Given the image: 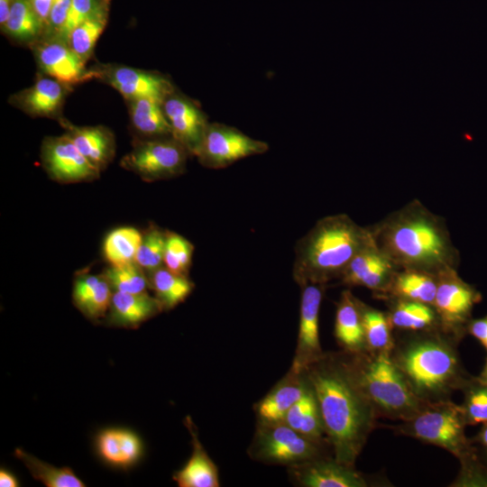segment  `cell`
Returning <instances> with one entry per match:
<instances>
[{
  "label": "cell",
  "mask_w": 487,
  "mask_h": 487,
  "mask_svg": "<svg viewBox=\"0 0 487 487\" xmlns=\"http://www.w3.org/2000/svg\"><path fill=\"white\" fill-rule=\"evenodd\" d=\"M464 390V400L461 408L466 425L487 424V387L473 378Z\"/></svg>",
  "instance_id": "37"
},
{
  "label": "cell",
  "mask_w": 487,
  "mask_h": 487,
  "mask_svg": "<svg viewBox=\"0 0 487 487\" xmlns=\"http://www.w3.org/2000/svg\"><path fill=\"white\" fill-rule=\"evenodd\" d=\"M2 30L18 42L34 43L44 32V26L30 0H14Z\"/></svg>",
  "instance_id": "29"
},
{
  "label": "cell",
  "mask_w": 487,
  "mask_h": 487,
  "mask_svg": "<svg viewBox=\"0 0 487 487\" xmlns=\"http://www.w3.org/2000/svg\"><path fill=\"white\" fill-rule=\"evenodd\" d=\"M345 355L377 416L405 421L425 405L409 388L390 352L345 351Z\"/></svg>",
  "instance_id": "5"
},
{
  "label": "cell",
  "mask_w": 487,
  "mask_h": 487,
  "mask_svg": "<svg viewBox=\"0 0 487 487\" xmlns=\"http://www.w3.org/2000/svg\"><path fill=\"white\" fill-rule=\"evenodd\" d=\"M326 285L301 286L299 323L295 355L290 369L302 372L324 354L319 342V310Z\"/></svg>",
  "instance_id": "13"
},
{
  "label": "cell",
  "mask_w": 487,
  "mask_h": 487,
  "mask_svg": "<svg viewBox=\"0 0 487 487\" xmlns=\"http://www.w3.org/2000/svg\"><path fill=\"white\" fill-rule=\"evenodd\" d=\"M105 0H71L66 22L53 37L67 43L71 32L85 21L107 11Z\"/></svg>",
  "instance_id": "39"
},
{
  "label": "cell",
  "mask_w": 487,
  "mask_h": 487,
  "mask_svg": "<svg viewBox=\"0 0 487 487\" xmlns=\"http://www.w3.org/2000/svg\"><path fill=\"white\" fill-rule=\"evenodd\" d=\"M456 339L439 328L413 332L394 344L390 355L411 391L424 404L448 400L471 381L454 345Z\"/></svg>",
  "instance_id": "3"
},
{
  "label": "cell",
  "mask_w": 487,
  "mask_h": 487,
  "mask_svg": "<svg viewBox=\"0 0 487 487\" xmlns=\"http://www.w3.org/2000/svg\"><path fill=\"white\" fill-rule=\"evenodd\" d=\"M476 379L484 386L487 387V359L485 362V364L482 368V372L480 373L479 377H476Z\"/></svg>",
  "instance_id": "46"
},
{
  "label": "cell",
  "mask_w": 487,
  "mask_h": 487,
  "mask_svg": "<svg viewBox=\"0 0 487 487\" xmlns=\"http://www.w3.org/2000/svg\"><path fill=\"white\" fill-rule=\"evenodd\" d=\"M150 287L163 309H171L183 302L194 289L186 275L175 273L161 266L150 274Z\"/></svg>",
  "instance_id": "30"
},
{
  "label": "cell",
  "mask_w": 487,
  "mask_h": 487,
  "mask_svg": "<svg viewBox=\"0 0 487 487\" xmlns=\"http://www.w3.org/2000/svg\"><path fill=\"white\" fill-rule=\"evenodd\" d=\"M162 108L172 137L190 156H196L209 124L206 114L197 103L177 90L163 100Z\"/></svg>",
  "instance_id": "15"
},
{
  "label": "cell",
  "mask_w": 487,
  "mask_h": 487,
  "mask_svg": "<svg viewBox=\"0 0 487 487\" xmlns=\"http://www.w3.org/2000/svg\"><path fill=\"white\" fill-rule=\"evenodd\" d=\"M14 455L27 467L32 476L47 487H82L85 483L69 467H56L47 464L21 448Z\"/></svg>",
  "instance_id": "31"
},
{
  "label": "cell",
  "mask_w": 487,
  "mask_h": 487,
  "mask_svg": "<svg viewBox=\"0 0 487 487\" xmlns=\"http://www.w3.org/2000/svg\"><path fill=\"white\" fill-rule=\"evenodd\" d=\"M361 311L367 350L391 352L394 341L388 315L362 301Z\"/></svg>",
  "instance_id": "33"
},
{
  "label": "cell",
  "mask_w": 487,
  "mask_h": 487,
  "mask_svg": "<svg viewBox=\"0 0 487 487\" xmlns=\"http://www.w3.org/2000/svg\"><path fill=\"white\" fill-rule=\"evenodd\" d=\"M78 151L100 171L113 161L115 154V140L113 133L106 126H78L65 118L59 119Z\"/></svg>",
  "instance_id": "19"
},
{
  "label": "cell",
  "mask_w": 487,
  "mask_h": 487,
  "mask_svg": "<svg viewBox=\"0 0 487 487\" xmlns=\"http://www.w3.org/2000/svg\"><path fill=\"white\" fill-rule=\"evenodd\" d=\"M103 276L108 281L113 291L126 293H142L150 286L145 271L134 262L123 265H111Z\"/></svg>",
  "instance_id": "35"
},
{
  "label": "cell",
  "mask_w": 487,
  "mask_h": 487,
  "mask_svg": "<svg viewBox=\"0 0 487 487\" xmlns=\"http://www.w3.org/2000/svg\"><path fill=\"white\" fill-rule=\"evenodd\" d=\"M95 78L116 89L126 101L152 98L163 102L175 87L165 76L128 66L106 64L92 69Z\"/></svg>",
  "instance_id": "12"
},
{
  "label": "cell",
  "mask_w": 487,
  "mask_h": 487,
  "mask_svg": "<svg viewBox=\"0 0 487 487\" xmlns=\"http://www.w3.org/2000/svg\"><path fill=\"white\" fill-rule=\"evenodd\" d=\"M372 242L370 228L346 214L323 217L296 245L293 278L300 287L340 279L353 258Z\"/></svg>",
  "instance_id": "4"
},
{
  "label": "cell",
  "mask_w": 487,
  "mask_h": 487,
  "mask_svg": "<svg viewBox=\"0 0 487 487\" xmlns=\"http://www.w3.org/2000/svg\"><path fill=\"white\" fill-rule=\"evenodd\" d=\"M41 40L33 43V52L43 74L69 87L95 78L92 69H87L86 63L66 42L57 38Z\"/></svg>",
  "instance_id": "14"
},
{
  "label": "cell",
  "mask_w": 487,
  "mask_h": 487,
  "mask_svg": "<svg viewBox=\"0 0 487 487\" xmlns=\"http://www.w3.org/2000/svg\"><path fill=\"white\" fill-rule=\"evenodd\" d=\"M70 5L71 0L53 1L48 23L44 32L45 38H53L58 34L66 22Z\"/></svg>",
  "instance_id": "40"
},
{
  "label": "cell",
  "mask_w": 487,
  "mask_h": 487,
  "mask_svg": "<svg viewBox=\"0 0 487 487\" xmlns=\"http://www.w3.org/2000/svg\"><path fill=\"white\" fill-rule=\"evenodd\" d=\"M96 447L106 462L119 467H127L135 463L142 449L135 434L118 428L102 431L96 437Z\"/></svg>",
  "instance_id": "26"
},
{
  "label": "cell",
  "mask_w": 487,
  "mask_h": 487,
  "mask_svg": "<svg viewBox=\"0 0 487 487\" xmlns=\"http://www.w3.org/2000/svg\"><path fill=\"white\" fill-rule=\"evenodd\" d=\"M325 445L305 436L283 421L257 422L248 454L257 462L289 468L327 456L324 453Z\"/></svg>",
  "instance_id": "7"
},
{
  "label": "cell",
  "mask_w": 487,
  "mask_h": 487,
  "mask_svg": "<svg viewBox=\"0 0 487 487\" xmlns=\"http://www.w3.org/2000/svg\"><path fill=\"white\" fill-rule=\"evenodd\" d=\"M307 387L305 372L291 369L255 405L257 422L283 421L289 409L301 398Z\"/></svg>",
  "instance_id": "20"
},
{
  "label": "cell",
  "mask_w": 487,
  "mask_h": 487,
  "mask_svg": "<svg viewBox=\"0 0 487 487\" xmlns=\"http://www.w3.org/2000/svg\"><path fill=\"white\" fill-rule=\"evenodd\" d=\"M193 245L183 236L167 232L163 263L170 271L188 275L191 265Z\"/></svg>",
  "instance_id": "38"
},
{
  "label": "cell",
  "mask_w": 487,
  "mask_h": 487,
  "mask_svg": "<svg viewBox=\"0 0 487 487\" xmlns=\"http://www.w3.org/2000/svg\"><path fill=\"white\" fill-rule=\"evenodd\" d=\"M484 462H485V471H486V473H487V454H485V459H484Z\"/></svg>",
  "instance_id": "47"
},
{
  "label": "cell",
  "mask_w": 487,
  "mask_h": 487,
  "mask_svg": "<svg viewBox=\"0 0 487 487\" xmlns=\"http://www.w3.org/2000/svg\"><path fill=\"white\" fill-rule=\"evenodd\" d=\"M377 247L398 269L439 273L456 269L460 255L446 223L414 199L369 226Z\"/></svg>",
  "instance_id": "2"
},
{
  "label": "cell",
  "mask_w": 487,
  "mask_h": 487,
  "mask_svg": "<svg viewBox=\"0 0 487 487\" xmlns=\"http://www.w3.org/2000/svg\"><path fill=\"white\" fill-rule=\"evenodd\" d=\"M268 149L266 142L253 139L234 127L212 123L208 124L196 157L207 168L222 169Z\"/></svg>",
  "instance_id": "10"
},
{
  "label": "cell",
  "mask_w": 487,
  "mask_h": 487,
  "mask_svg": "<svg viewBox=\"0 0 487 487\" xmlns=\"http://www.w3.org/2000/svg\"><path fill=\"white\" fill-rule=\"evenodd\" d=\"M466 332L476 338L487 351V316L472 319L467 326Z\"/></svg>",
  "instance_id": "41"
},
{
  "label": "cell",
  "mask_w": 487,
  "mask_h": 487,
  "mask_svg": "<svg viewBox=\"0 0 487 487\" xmlns=\"http://www.w3.org/2000/svg\"><path fill=\"white\" fill-rule=\"evenodd\" d=\"M283 422L312 440L330 445L317 398L308 380L303 395L287 412Z\"/></svg>",
  "instance_id": "25"
},
{
  "label": "cell",
  "mask_w": 487,
  "mask_h": 487,
  "mask_svg": "<svg viewBox=\"0 0 487 487\" xmlns=\"http://www.w3.org/2000/svg\"><path fill=\"white\" fill-rule=\"evenodd\" d=\"M70 87L51 77H39L32 86L10 96V104L32 117L60 118Z\"/></svg>",
  "instance_id": "18"
},
{
  "label": "cell",
  "mask_w": 487,
  "mask_h": 487,
  "mask_svg": "<svg viewBox=\"0 0 487 487\" xmlns=\"http://www.w3.org/2000/svg\"><path fill=\"white\" fill-rule=\"evenodd\" d=\"M465 426L461 405L448 400L425 404L400 429L402 434L442 447L464 461L473 455L464 434Z\"/></svg>",
  "instance_id": "6"
},
{
  "label": "cell",
  "mask_w": 487,
  "mask_h": 487,
  "mask_svg": "<svg viewBox=\"0 0 487 487\" xmlns=\"http://www.w3.org/2000/svg\"><path fill=\"white\" fill-rule=\"evenodd\" d=\"M132 126L146 138L172 137L162 103L152 98L127 101Z\"/></svg>",
  "instance_id": "28"
},
{
  "label": "cell",
  "mask_w": 487,
  "mask_h": 487,
  "mask_svg": "<svg viewBox=\"0 0 487 487\" xmlns=\"http://www.w3.org/2000/svg\"><path fill=\"white\" fill-rule=\"evenodd\" d=\"M162 310L164 309L158 299L147 292L114 291L106 318L109 326L135 328Z\"/></svg>",
  "instance_id": "21"
},
{
  "label": "cell",
  "mask_w": 487,
  "mask_h": 487,
  "mask_svg": "<svg viewBox=\"0 0 487 487\" xmlns=\"http://www.w3.org/2000/svg\"><path fill=\"white\" fill-rule=\"evenodd\" d=\"M14 0H0V24L5 23Z\"/></svg>",
  "instance_id": "44"
},
{
  "label": "cell",
  "mask_w": 487,
  "mask_h": 487,
  "mask_svg": "<svg viewBox=\"0 0 487 487\" xmlns=\"http://www.w3.org/2000/svg\"><path fill=\"white\" fill-rule=\"evenodd\" d=\"M292 482L304 487H365L367 482L350 466L323 456L289 467Z\"/></svg>",
  "instance_id": "16"
},
{
  "label": "cell",
  "mask_w": 487,
  "mask_h": 487,
  "mask_svg": "<svg viewBox=\"0 0 487 487\" xmlns=\"http://www.w3.org/2000/svg\"><path fill=\"white\" fill-rule=\"evenodd\" d=\"M53 1L54 0H30L34 11L38 14L44 26V32L48 23V19Z\"/></svg>",
  "instance_id": "42"
},
{
  "label": "cell",
  "mask_w": 487,
  "mask_h": 487,
  "mask_svg": "<svg viewBox=\"0 0 487 487\" xmlns=\"http://www.w3.org/2000/svg\"><path fill=\"white\" fill-rule=\"evenodd\" d=\"M389 300L391 306L387 315L392 328L408 332L439 328L438 317L432 305L401 299Z\"/></svg>",
  "instance_id": "27"
},
{
  "label": "cell",
  "mask_w": 487,
  "mask_h": 487,
  "mask_svg": "<svg viewBox=\"0 0 487 487\" xmlns=\"http://www.w3.org/2000/svg\"><path fill=\"white\" fill-rule=\"evenodd\" d=\"M19 485L17 479L9 472L1 469L0 486L1 487H17Z\"/></svg>",
  "instance_id": "43"
},
{
  "label": "cell",
  "mask_w": 487,
  "mask_h": 487,
  "mask_svg": "<svg viewBox=\"0 0 487 487\" xmlns=\"http://www.w3.org/2000/svg\"><path fill=\"white\" fill-rule=\"evenodd\" d=\"M106 12L79 24L69 34L67 44L85 62L91 58L96 43L106 24Z\"/></svg>",
  "instance_id": "34"
},
{
  "label": "cell",
  "mask_w": 487,
  "mask_h": 487,
  "mask_svg": "<svg viewBox=\"0 0 487 487\" xmlns=\"http://www.w3.org/2000/svg\"><path fill=\"white\" fill-rule=\"evenodd\" d=\"M477 443L482 447L485 454H487V424L482 425L477 436Z\"/></svg>",
  "instance_id": "45"
},
{
  "label": "cell",
  "mask_w": 487,
  "mask_h": 487,
  "mask_svg": "<svg viewBox=\"0 0 487 487\" xmlns=\"http://www.w3.org/2000/svg\"><path fill=\"white\" fill-rule=\"evenodd\" d=\"M334 332L338 344L345 351L357 353L367 350L361 300L357 299L349 289L341 293L337 302Z\"/></svg>",
  "instance_id": "22"
},
{
  "label": "cell",
  "mask_w": 487,
  "mask_h": 487,
  "mask_svg": "<svg viewBox=\"0 0 487 487\" xmlns=\"http://www.w3.org/2000/svg\"><path fill=\"white\" fill-rule=\"evenodd\" d=\"M142 234L133 227H119L108 234L104 242V254L111 265L135 262Z\"/></svg>",
  "instance_id": "32"
},
{
  "label": "cell",
  "mask_w": 487,
  "mask_h": 487,
  "mask_svg": "<svg viewBox=\"0 0 487 487\" xmlns=\"http://www.w3.org/2000/svg\"><path fill=\"white\" fill-rule=\"evenodd\" d=\"M192 442V454L187 464L173 474V480L179 487H218V470L200 443L193 421L186 417Z\"/></svg>",
  "instance_id": "23"
},
{
  "label": "cell",
  "mask_w": 487,
  "mask_h": 487,
  "mask_svg": "<svg viewBox=\"0 0 487 487\" xmlns=\"http://www.w3.org/2000/svg\"><path fill=\"white\" fill-rule=\"evenodd\" d=\"M317 400L334 458L354 466L377 416L345 353L326 354L304 371Z\"/></svg>",
  "instance_id": "1"
},
{
  "label": "cell",
  "mask_w": 487,
  "mask_h": 487,
  "mask_svg": "<svg viewBox=\"0 0 487 487\" xmlns=\"http://www.w3.org/2000/svg\"><path fill=\"white\" fill-rule=\"evenodd\" d=\"M397 270L373 240L353 258L340 280L345 285L363 286L380 295Z\"/></svg>",
  "instance_id": "17"
},
{
  "label": "cell",
  "mask_w": 487,
  "mask_h": 487,
  "mask_svg": "<svg viewBox=\"0 0 487 487\" xmlns=\"http://www.w3.org/2000/svg\"><path fill=\"white\" fill-rule=\"evenodd\" d=\"M437 276L418 270L398 269L381 297L401 299L433 306Z\"/></svg>",
  "instance_id": "24"
},
{
  "label": "cell",
  "mask_w": 487,
  "mask_h": 487,
  "mask_svg": "<svg viewBox=\"0 0 487 487\" xmlns=\"http://www.w3.org/2000/svg\"><path fill=\"white\" fill-rule=\"evenodd\" d=\"M41 161L49 177L64 184L91 181L97 179L101 172L65 133L48 136L42 141Z\"/></svg>",
  "instance_id": "11"
},
{
  "label": "cell",
  "mask_w": 487,
  "mask_h": 487,
  "mask_svg": "<svg viewBox=\"0 0 487 487\" xmlns=\"http://www.w3.org/2000/svg\"><path fill=\"white\" fill-rule=\"evenodd\" d=\"M481 300V293L474 286L464 281L456 269L439 273L433 307L440 330L460 339L473 319V307Z\"/></svg>",
  "instance_id": "9"
},
{
  "label": "cell",
  "mask_w": 487,
  "mask_h": 487,
  "mask_svg": "<svg viewBox=\"0 0 487 487\" xmlns=\"http://www.w3.org/2000/svg\"><path fill=\"white\" fill-rule=\"evenodd\" d=\"M187 149L173 137L147 138L134 142L121 160V166L146 181L170 179L186 166Z\"/></svg>",
  "instance_id": "8"
},
{
  "label": "cell",
  "mask_w": 487,
  "mask_h": 487,
  "mask_svg": "<svg viewBox=\"0 0 487 487\" xmlns=\"http://www.w3.org/2000/svg\"><path fill=\"white\" fill-rule=\"evenodd\" d=\"M167 240V232L153 226L143 234L139 246L135 262L150 274L161 267L164 261V253Z\"/></svg>",
  "instance_id": "36"
}]
</instances>
